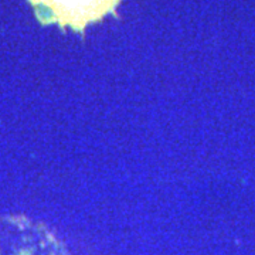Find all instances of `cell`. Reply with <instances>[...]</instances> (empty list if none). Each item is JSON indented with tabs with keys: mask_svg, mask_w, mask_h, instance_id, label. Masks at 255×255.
Returning a JSON list of instances; mask_svg holds the SVG:
<instances>
[{
	"mask_svg": "<svg viewBox=\"0 0 255 255\" xmlns=\"http://www.w3.org/2000/svg\"><path fill=\"white\" fill-rule=\"evenodd\" d=\"M0 255H71L46 224L26 216H0Z\"/></svg>",
	"mask_w": 255,
	"mask_h": 255,
	"instance_id": "1",
	"label": "cell"
},
{
	"mask_svg": "<svg viewBox=\"0 0 255 255\" xmlns=\"http://www.w3.org/2000/svg\"><path fill=\"white\" fill-rule=\"evenodd\" d=\"M43 24H58L84 33L88 24L114 13L119 0H30Z\"/></svg>",
	"mask_w": 255,
	"mask_h": 255,
	"instance_id": "2",
	"label": "cell"
}]
</instances>
